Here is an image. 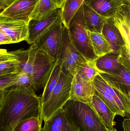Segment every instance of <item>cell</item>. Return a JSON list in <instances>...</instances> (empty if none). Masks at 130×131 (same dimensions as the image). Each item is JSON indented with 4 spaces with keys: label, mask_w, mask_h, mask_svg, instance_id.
Listing matches in <instances>:
<instances>
[{
    "label": "cell",
    "mask_w": 130,
    "mask_h": 131,
    "mask_svg": "<svg viewBox=\"0 0 130 131\" xmlns=\"http://www.w3.org/2000/svg\"><path fill=\"white\" fill-rule=\"evenodd\" d=\"M92 83L94 88L95 94L97 95L116 115L125 117V113L120 109L113 97L98 85L93 82Z\"/></svg>",
    "instance_id": "cell-26"
},
{
    "label": "cell",
    "mask_w": 130,
    "mask_h": 131,
    "mask_svg": "<svg viewBox=\"0 0 130 131\" xmlns=\"http://www.w3.org/2000/svg\"><path fill=\"white\" fill-rule=\"evenodd\" d=\"M84 0H65L61 8V18L64 26L68 28L70 21Z\"/></svg>",
    "instance_id": "cell-24"
},
{
    "label": "cell",
    "mask_w": 130,
    "mask_h": 131,
    "mask_svg": "<svg viewBox=\"0 0 130 131\" xmlns=\"http://www.w3.org/2000/svg\"><path fill=\"white\" fill-rule=\"evenodd\" d=\"M20 62L10 51L0 49V73L5 74L19 72Z\"/></svg>",
    "instance_id": "cell-21"
},
{
    "label": "cell",
    "mask_w": 130,
    "mask_h": 131,
    "mask_svg": "<svg viewBox=\"0 0 130 131\" xmlns=\"http://www.w3.org/2000/svg\"><path fill=\"white\" fill-rule=\"evenodd\" d=\"M41 114L40 97L36 93L10 87L5 90L0 109V131H13L23 120L33 117L41 118Z\"/></svg>",
    "instance_id": "cell-1"
},
{
    "label": "cell",
    "mask_w": 130,
    "mask_h": 131,
    "mask_svg": "<svg viewBox=\"0 0 130 131\" xmlns=\"http://www.w3.org/2000/svg\"><path fill=\"white\" fill-rule=\"evenodd\" d=\"M57 60L61 66V71L72 78L75 74L76 66L87 61L76 49L68 28L63 25Z\"/></svg>",
    "instance_id": "cell-6"
},
{
    "label": "cell",
    "mask_w": 130,
    "mask_h": 131,
    "mask_svg": "<svg viewBox=\"0 0 130 131\" xmlns=\"http://www.w3.org/2000/svg\"><path fill=\"white\" fill-rule=\"evenodd\" d=\"M95 61L97 68L101 72L117 73L123 66L119 63L118 54L113 53L98 57Z\"/></svg>",
    "instance_id": "cell-20"
},
{
    "label": "cell",
    "mask_w": 130,
    "mask_h": 131,
    "mask_svg": "<svg viewBox=\"0 0 130 131\" xmlns=\"http://www.w3.org/2000/svg\"><path fill=\"white\" fill-rule=\"evenodd\" d=\"M61 72L60 64L56 60V63L48 78L41 97V105L46 102L49 97L53 90L56 85Z\"/></svg>",
    "instance_id": "cell-25"
},
{
    "label": "cell",
    "mask_w": 130,
    "mask_h": 131,
    "mask_svg": "<svg viewBox=\"0 0 130 131\" xmlns=\"http://www.w3.org/2000/svg\"><path fill=\"white\" fill-rule=\"evenodd\" d=\"M84 3L107 18L112 17L126 4L123 0H84Z\"/></svg>",
    "instance_id": "cell-13"
},
{
    "label": "cell",
    "mask_w": 130,
    "mask_h": 131,
    "mask_svg": "<svg viewBox=\"0 0 130 131\" xmlns=\"http://www.w3.org/2000/svg\"><path fill=\"white\" fill-rule=\"evenodd\" d=\"M5 8L3 0H0V12Z\"/></svg>",
    "instance_id": "cell-36"
},
{
    "label": "cell",
    "mask_w": 130,
    "mask_h": 131,
    "mask_svg": "<svg viewBox=\"0 0 130 131\" xmlns=\"http://www.w3.org/2000/svg\"><path fill=\"white\" fill-rule=\"evenodd\" d=\"M115 26L120 31L126 45L130 49V6L125 4L112 17Z\"/></svg>",
    "instance_id": "cell-14"
},
{
    "label": "cell",
    "mask_w": 130,
    "mask_h": 131,
    "mask_svg": "<svg viewBox=\"0 0 130 131\" xmlns=\"http://www.w3.org/2000/svg\"><path fill=\"white\" fill-rule=\"evenodd\" d=\"M51 1H52L55 4H56V0H51ZM57 7H58V6H57Z\"/></svg>",
    "instance_id": "cell-38"
},
{
    "label": "cell",
    "mask_w": 130,
    "mask_h": 131,
    "mask_svg": "<svg viewBox=\"0 0 130 131\" xmlns=\"http://www.w3.org/2000/svg\"><path fill=\"white\" fill-rule=\"evenodd\" d=\"M72 78L62 71L58 82L49 97L41 105V118L46 121L59 110L62 108L69 100Z\"/></svg>",
    "instance_id": "cell-5"
},
{
    "label": "cell",
    "mask_w": 130,
    "mask_h": 131,
    "mask_svg": "<svg viewBox=\"0 0 130 131\" xmlns=\"http://www.w3.org/2000/svg\"><path fill=\"white\" fill-rule=\"evenodd\" d=\"M20 62L19 72L29 75L35 83L37 90L44 88L55 66V60L36 45H31L27 50L10 51Z\"/></svg>",
    "instance_id": "cell-2"
},
{
    "label": "cell",
    "mask_w": 130,
    "mask_h": 131,
    "mask_svg": "<svg viewBox=\"0 0 130 131\" xmlns=\"http://www.w3.org/2000/svg\"><path fill=\"white\" fill-rule=\"evenodd\" d=\"M119 63L130 71V49L126 45L121 48L118 54Z\"/></svg>",
    "instance_id": "cell-30"
},
{
    "label": "cell",
    "mask_w": 130,
    "mask_h": 131,
    "mask_svg": "<svg viewBox=\"0 0 130 131\" xmlns=\"http://www.w3.org/2000/svg\"><path fill=\"white\" fill-rule=\"evenodd\" d=\"M18 0H3L5 5V8L10 5Z\"/></svg>",
    "instance_id": "cell-34"
},
{
    "label": "cell",
    "mask_w": 130,
    "mask_h": 131,
    "mask_svg": "<svg viewBox=\"0 0 130 131\" xmlns=\"http://www.w3.org/2000/svg\"><path fill=\"white\" fill-rule=\"evenodd\" d=\"M102 34L110 45L113 53L119 54L121 48L126 45L120 31L114 24L112 17L106 19Z\"/></svg>",
    "instance_id": "cell-15"
},
{
    "label": "cell",
    "mask_w": 130,
    "mask_h": 131,
    "mask_svg": "<svg viewBox=\"0 0 130 131\" xmlns=\"http://www.w3.org/2000/svg\"><path fill=\"white\" fill-rule=\"evenodd\" d=\"M5 90H0V109L2 105L4 99Z\"/></svg>",
    "instance_id": "cell-35"
},
{
    "label": "cell",
    "mask_w": 130,
    "mask_h": 131,
    "mask_svg": "<svg viewBox=\"0 0 130 131\" xmlns=\"http://www.w3.org/2000/svg\"><path fill=\"white\" fill-rule=\"evenodd\" d=\"M63 24L62 21L34 44L55 60L58 59Z\"/></svg>",
    "instance_id": "cell-8"
},
{
    "label": "cell",
    "mask_w": 130,
    "mask_h": 131,
    "mask_svg": "<svg viewBox=\"0 0 130 131\" xmlns=\"http://www.w3.org/2000/svg\"><path fill=\"white\" fill-rule=\"evenodd\" d=\"M59 8L51 0H38L32 14L30 20H39L50 12Z\"/></svg>",
    "instance_id": "cell-27"
},
{
    "label": "cell",
    "mask_w": 130,
    "mask_h": 131,
    "mask_svg": "<svg viewBox=\"0 0 130 131\" xmlns=\"http://www.w3.org/2000/svg\"><path fill=\"white\" fill-rule=\"evenodd\" d=\"M61 8L55 9L39 20H31L28 24V34L26 41L34 44L41 37L62 21Z\"/></svg>",
    "instance_id": "cell-7"
},
{
    "label": "cell",
    "mask_w": 130,
    "mask_h": 131,
    "mask_svg": "<svg viewBox=\"0 0 130 131\" xmlns=\"http://www.w3.org/2000/svg\"><path fill=\"white\" fill-rule=\"evenodd\" d=\"M93 82L98 85L110 94L114 99L120 109L125 113V117L130 118V99L110 86L99 74L95 77Z\"/></svg>",
    "instance_id": "cell-17"
},
{
    "label": "cell",
    "mask_w": 130,
    "mask_h": 131,
    "mask_svg": "<svg viewBox=\"0 0 130 131\" xmlns=\"http://www.w3.org/2000/svg\"><path fill=\"white\" fill-rule=\"evenodd\" d=\"M123 1H124V2L126 4H130V0H123Z\"/></svg>",
    "instance_id": "cell-37"
},
{
    "label": "cell",
    "mask_w": 130,
    "mask_h": 131,
    "mask_svg": "<svg viewBox=\"0 0 130 131\" xmlns=\"http://www.w3.org/2000/svg\"><path fill=\"white\" fill-rule=\"evenodd\" d=\"M7 75V74H2V73H0V76H1V75Z\"/></svg>",
    "instance_id": "cell-40"
},
{
    "label": "cell",
    "mask_w": 130,
    "mask_h": 131,
    "mask_svg": "<svg viewBox=\"0 0 130 131\" xmlns=\"http://www.w3.org/2000/svg\"><path fill=\"white\" fill-rule=\"evenodd\" d=\"M13 43L11 39L4 33L0 31V45Z\"/></svg>",
    "instance_id": "cell-32"
},
{
    "label": "cell",
    "mask_w": 130,
    "mask_h": 131,
    "mask_svg": "<svg viewBox=\"0 0 130 131\" xmlns=\"http://www.w3.org/2000/svg\"><path fill=\"white\" fill-rule=\"evenodd\" d=\"M62 109L69 122L79 131H117L108 129L90 104L69 100Z\"/></svg>",
    "instance_id": "cell-3"
},
{
    "label": "cell",
    "mask_w": 130,
    "mask_h": 131,
    "mask_svg": "<svg viewBox=\"0 0 130 131\" xmlns=\"http://www.w3.org/2000/svg\"><path fill=\"white\" fill-rule=\"evenodd\" d=\"M95 61H86L78 64L76 68L75 74L84 81L93 82L95 77L101 72L97 68Z\"/></svg>",
    "instance_id": "cell-23"
},
{
    "label": "cell",
    "mask_w": 130,
    "mask_h": 131,
    "mask_svg": "<svg viewBox=\"0 0 130 131\" xmlns=\"http://www.w3.org/2000/svg\"><path fill=\"white\" fill-rule=\"evenodd\" d=\"M39 131H44V129L43 128H42L41 129H40V130Z\"/></svg>",
    "instance_id": "cell-39"
},
{
    "label": "cell",
    "mask_w": 130,
    "mask_h": 131,
    "mask_svg": "<svg viewBox=\"0 0 130 131\" xmlns=\"http://www.w3.org/2000/svg\"><path fill=\"white\" fill-rule=\"evenodd\" d=\"M83 10L88 30L102 34L104 23L107 18L99 15L85 3Z\"/></svg>",
    "instance_id": "cell-19"
},
{
    "label": "cell",
    "mask_w": 130,
    "mask_h": 131,
    "mask_svg": "<svg viewBox=\"0 0 130 131\" xmlns=\"http://www.w3.org/2000/svg\"><path fill=\"white\" fill-rule=\"evenodd\" d=\"M44 131H79L67 119L62 108L44 121Z\"/></svg>",
    "instance_id": "cell-16"
},
{
    "label": "cell",
    "mask_w": 130,
    "mask_h": 131,
    "mask_svg": "<svg viewBox=\"0 0 130 131\" xmlns=\"http://www.w3.org/2000/svg\"><path fill=\"white\" fill-rule=\"evenodd\" d=\"M38 0H18L0 12V17L29 23Z\"/></svg>",
    "instance_id": "cell-9"
},
{
    "label": "cell",
    "mask_w": 130,
    "mask_h": 131,
    "mask_svg": "<svg viewBox=\"0 0 130 131\" xmlns=\"http://www.w3.org/2000/svg\"><path fill=\"white\" fill-rule=\"evenodd\" d=\"M80 7L69 22L68 30L73 45L87 61H94L95 55L88 32L83 5Z\"/></svg>",
    "instance_id": "cell-4"
},
{
    "label": "cell",
    "mask_w": 130,
    "mask_h": 131,
    "mask_svg": "<svg viewBox=\"0 0 130 131\" xmlns=\"http://www.w3.org/2000/svg\"><path fill=\"white\" fill-rule=\"evenodd\" d=\"M42 121L37 117L27 118L18 124L13 131H39L42 128Z\"/></svg>",
    "instance_id": "cell-29"
},
{
    "label": "cell",
    "mask_w": 130,
    "mask_h": 131,
    "mask_svg": "<svg viewBox=\"0 0 130 131\" xmlns=\"http://www.w3.org/2000/svg\"><path fill=\"white\" fill-rule=\"evenodd\" d=\"M11 87L23 89L33 93H36L38 91L32 79L23 72L18 73L14 84Z\"/></svg>",
    "instance_id": "cell-28"
},
{
    "label": "cell",
    "mask_w": 130,
    "mask_h": 131,
    "mask_svg": "<svg viewBox=\"0 0 130 131\" xmlns=\"http://www.w3.org/2000/svg\"><path fill=\"white\" fill-rule=\"evenodd\" d=\"M90 105L108 129L113 131L116 130L114 128L116 124L114 120L117 115L95 93Z\"/></svg>",
    "instance_id": "cell-18"
},
{
    "label": "cell",
    "mask_w": 130,
    "mask_h": 131,
    "mask_svg": "<svg viewBox=\"0 0 130 131\" xmlns=\"http://www.w3.org/2000/svg\"><path fill=\"white\" fill-rule=\"evenodd\" d=\"M99 75L111 87L130 99V71L122 66L116 73L100 72Z\"/></svg>",
    "instance_id": "cell-11"
},
{
    "label": "cell",
    "mask_w": 130,
    "mask_h": 131,
    "mask_svg": "<svg viewBox=\"0 0 130 131\" xmlns=\"http://www.w3.org/2000/svg\"><path fill=\"white\" fill-rule=\"evenodd\" d=\"M92 45L95 55L98 58L113 53L112 48L102 34L88 30Z\"/></svg>",
    "instance_id": "cell-22"
},
{
    "label": "cell",
    "mask_w": 130,
    "mask_h": 131,
    "mask_svg": "<svg viewBox=\"0 0 130 131\" xmlns=\"http://www.w3.org/2000/svg\"><path fill=\"white\" fill-rule=\"evenodd\" d=\"M94 93L92 82L84 81L75 74L72 80L69 100L90 104Z\"/></svg>",
    "instance_id": "cell-12"
},
{
    "label": "cell",
    "mask_w": 130,
    "mask_h": 131,
    "mask_svg": "<svg viewBox=\"0 0 130 131\" xmlns=\"http://www.w3.org/2000/svg\"><path fill=\"white\" fill-rule=\"evenodd\" d=\"M28 24L22 21L0 17V31L10 37L13 43H18L26 40Z\"/></svg>",
    "instance_id": "cell-10"
},
{
    "label": "cell",
    "mask_w": 130,
    "mask_h": 131,
    "mask_svg": "<svg viewBox=\"0 0 130 131\" xmlns=\"http://www.w3.org/2000/svg\"><path fill=\"white\" fill-rule=\"evenodd\" d=\"M130 119L125 118L123 122V127L124 131H130Z\"/></svg>",
    "instance_id": "cell-33"
},
{
    "label": "cell",
    "mask_w": 130,
    "mask_h": 131,
    "mask_svg": "<svg viewBox=\"0 0 130 131\" xmlns=\"http://www.w3.org/2000/svg\"><path fill=\"white\" fill-rule=\"evenodd\" d=\"M18 73L0 76V90H5L14 84Z\"/></svg>",
    "instance_id": "cell-31"
}]
</instances>
